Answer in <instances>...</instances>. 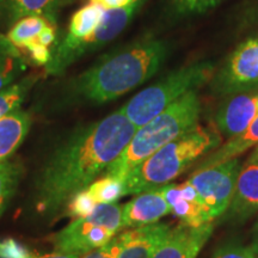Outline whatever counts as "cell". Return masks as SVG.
<instances>
[{"label":"cell","instance_id":"cell-32","mask_svg":"<svg viewBox=\"0 0 258 258\" xmlns=\"http://www.w3.org/2000/svg\"><path fill=\"white\" fill-rule=\"evenodd\" d=\"M55 38V30H54L53 25H47V27L41 31V34L38 35L37 42L41 43L42 46L48 47L50 46L51 43H54Z\"/></svg>","mask_w":258,"mask_h":258},{"label":"cell","instance_id":"cell-10","mask_svg":"<svg viewBox=\"0 0 258 258\" xmlns=\"http://www.w3.org/2000/svg\"><path fill=\"white\" fill-rule=\"evenodd\" d=\"M257 91L228 96L221 103L214 117L219 133L231 139L249 127L258 116Z\"/></svg>","mask_w":258,"mask_h":258},{"label":"cell","instance_id":"cell-28","mask_svg":"<svg viewBox=\"0 0 258 258\" xmlns=\"http://www.w3.org/2000/svg\"><path fill=\"white\" fill-rule=\"evenodd\" d=\"M122 244H123V233L114 238L104 246L90 251V252L83 254L80 258H116L120 252Z\"/></svg>","mask_w":258,"mask_h":258},{"label":"cell","instance_id":"cell-36","mask_svg":"<svg viewBox=\"0 0 258 258\" xmlns=\"http://www.w3.org/2000/svg\"><path fill=\"white\" fill-rule=\"evenodd\" d=\"M253 233H254V237H258V220L253 226Z\"/></svg>","mask_w":258,"mask_h":258},{"label":"cell","instance_id":"cell-17","mask_svg":"<svg viewBox=\"0 0 258 258\" xmlns=\"http://www.w3.org/2000/svg\"><path fill=\"white\" fill-rule=\"evenodd\" d=\"M63 0H0V22L14 24L27 16H40L55 25Z\"/></svg>","mask_w":258,"mask_h":258},{"label":"cell","instance_id":"cell-14","mask_svg":"<svg viewBox=\"0 0 258 258\" xmlns=\"http://www.w3.org/2000/svg\"><path fill=\"white\" fill-rule=\"evenodd\" d=\"M167 214L170 208L160 189L148 190L138 194L137 198L122 206V226L137 228L157 224Z\"/></svg>","mask_w":258,"mask_h":258},{"label":"cell","instance_id":"cell-23","mask_svg":"<svg viewBox=\"0 0 258 258\" xmlns=\"http://www.w3.org/2000/svg\"><path fill=\"white\" fill-rule=\"evenodd\" d=\"M37 79L38 74H31L0 91V117L19 109Z\"/></svg>","mask_w":258,"mask_h":258},{"label":"cell","instance_id":"cell-7","mask_svg":"<svg viewBox=\"0 0 258 258\" xmlns=\"http://www.w3.org/2000/svg\"><path fill=\"white\" fill-rule=\"evenodd\" d=\"M211 88L217 96L258 90V32L244 40L215 71Z\"/></svg>","mask_w":258,"mask_h":258},{"label":"cell","instance_id":"cell-25","mask_svg":"<svg viewBox=\"0 0 258 258\" xmlns=\"http://www.w3.org/2000/svg\"><path fill=\"white\" fill-rule=\"evenodd\" d=\"M21 173L22 167L19 164L6 160L0 163V215L14 195Z\"/></svg>","mask_w":258,"mask_h":258},{"label":"cell","instance_id":"cell-37","mask_svg":"<svg viewBox=\"0 0 258 258\" xmlns=\"http://www.w3.org/2000/svg\"><path fill=\"white\" fill-rule=\"evenodd\" d=\"M101 0H90V3H99Z\"/></svg>","mask_w":258,"mask_h":258},{"label":"cell","instance_id":"cell-24","mask_svg":"<svg viewBox=\"0 0 258 258\" xmlns=\"http://www.w3.org/2000/svg\"><path fill=\"white\" fill-rule=\"evenodd\" d=\"M88 190L97 205H111L124 196V179L105 175L91 183Z\"/></svg>","mask_w":258,"mask_h":258},{"label":"cell","instance_id":"cell-16","mask_svg":"<svg viewBox=\"0 0 258 258\" xmlns=\"http://www.w3.org/2000/svg\"><path fill=\"white\" fill-rule=\"evenodd\" d=\"M170 230V225L157 222L123 232V244L116 258H151Z\"/></svg>","mask_w":258,"mask_h":258},{"label":"cell","instance_id":"cell-21","mask_svg":"<svg viewBox=\"0 0 258 258\" xmlns=\"http://www.w3.org/2000/svg\"><path fill=\"white\" fill-rule=\"evenodd\" d=\"M225 0H164V18L175 23L196 17L215 9Z\"/></svg>","mask_w":258,"mask_h":258},{"label":"cell","instance_id":"cell-18","mask_svg":"<svg viewBox=\"0 0 258 258\" xmlns=\"http://www.w3.org/2000/svg\"><path fill=\"white\" fill-rule=\"evenodd\" d=\"M258 146V116L251 122L243 133L237 137L228 139L227 143L221 145L220 147L215 148L208 154L202 161H200L196 169H202V167H208L217 164L224 163L233 158H238L245 151L250 150L252 147Z\"/></svg>","mask_w":258,"mask_h":258},{"label":"cell","instance_id":"cell-1","mask_svg":"<svg viewBox=\"0 0 258 258\" xmlns=\"http://www.w3.org/2000/svg\"><path fill=\"white\" fill-rule=\"evenodd\" d=\"M137 127L120 109L77 129L54 151L38 180V208L56 212L123 152Z\"/></svg>","mask_w":258,"mask_h":258},{"label":"cell","instance_id":"cell-19","mask_svg":"<svg viewBox=\"0 0 258 258\" xmlns=\"http://www.w3.org/2000/svg\"><path fill=\"white\" fill-rule=\"evenodd\" d=\"M30 115L17 110L0 117V163L15 152L30 129Z\"/></svg>","mask_w":258,"mask_h":258},{"label":"cell","instance_id":"cell-9","mask_svg":"<svg viewBox=\"0 0 258 258\" xmlns=\"http://www.w3.org/2000/svg\"><path fill=\"white\" fill-rule=\"evenodd\" d=\"M240 167L238 158H233L217 165L196 169L186 179L198 191L214 220L230 207Z\"/></svg>","mask_w":258,"mask_h":258},{"label":"cell","instance_id":"cell-12","mask_svg":"<svg viewBox=\"0 0 258 258\" xmlns=\"http://www.w3.org/2000/svg\"><path fill=\"white\" fill-rule=\"evenodd\" d=\"M214 230L213 222L191 227L180 222L171 228L151 258H196Z\"/></svg>","mask_w":258,"mask_h":258},{"label":"cell","instance_id":"cell-31","mask_svg":"<svg viewBox=\"0 0 258 258\" xmlns=\"http://www.w3.org/2000/svg\"><path fill=\"white\" fill-rule=\"evenodd\" d=\"M21 50H25L29 53V57L36 63L37 66H46V64L50 61L51 51L48 49V47L42 46L37 41L30 42Z\"/></svg>","mask_w":258,"mask_h":258},{"label":"cell","instance_id":"cell-6","mask_svg":"<svg viewBox=\"0 0 258 258\" xmlns=\"http://www.w3.org/2000/svg\"><path fill=\"white\" fill-rule=\"evenodd\" d=\"M121 230H123L122 206L97 205L89 215L77 218L55 235V250L83 256L104 246Z\"/></svg>","mask_w":258,"mask_h":258},{"label":"cell","instance_id":"cell-8","mask_svg":"<svg viewBox=\"0 0 258 258\" xmlns=\"http://www.w3.org/2000/svg\"><path fill=\"white\" fill-rule=\"evenodd\" d=\"M143 4L144 0H139L138 3L128 6V8L105 10L102 22L95 29V31L86 38H84L82 42H79L66 55L56 61L48 62L44 66L46 67L44 73L48 76H60L69 69L71 64L77 62L84 55H88V54L93 53L110 43L131 24Z\"/></svg>","mask_w":258,"mask_h":258},{"label":"cell","instance_id":"cell-5","mask_svg":"<svg viewBox=\"0 0 258 258\" xmlns=\"http://www.w3.org/2000/svg\"><path fill=\"white\" fill-rule=\"evenodd\" d=\"M215 71L217 66L211 60L196 61L171 71L129 99L120 110L135 127H143L186 93L198 91L211 82Z\"/></svg>","mask_w":258,"mask_h":258},{"label":"cell","instance_id":"cell-30","mask_svg":"<svg viewBox=\"0 0 258 258\" xmlns=\"http://www.w3.org/2000/svg\"><path fill=\"white\" fill-rule=\"evenodd\" d=\"M213 258H252V251L250 245L244 246L238 243H231L220 247Z\"/></svg>","mask_w":258,"mask_h":258},{"label":"cell","instance_id":"cell-35","mask_svg":"<svg viewBox=\"0 0 258 258\" xmlns=\"http://www.w3.org/2000/svg\"><path fill=\"white\" fill-rule=\"evenodd\" d=\"M251 251H252V258H258V237H254L252 243L250 244Z\"/></svg>","mask_w":258,"mask_h":258},{"label":"cell","instance_id":"cell-26","mask_svg":"<svg viewBox=\"0 0 258 258\" xmlns=\"http://www.w3.org/2000/svg\"><path fill=\"white\" fill-rule=\"evenodd\" d=\"M237 28L239 31L258 28V0H245L237 15Z\"/></svg>","mask_w":258,"mask_h":258},{"label":"cell","instance_id":"cell-13","mask_svg":"<svg viewBox=\"0 0 258 258\" xmlns=\"http://www.w3.org/2000/svg\"><path fill=\"white\" fill-rule=\"evenodd\" d=\"M258 212V146L241 165L227 212L232 220L243 222Z\"/></svg>","mask_w":258,"mask_h":258},{"label":"cell","instance_id":"cell-33","mask_svg":"<svg viewBox=\"0 0 258 258\" xmlns=\"http://www.w3.org/2000/svg\"><path fill=\"white\" fill-rule=\"evenodd\" d=\"M139 0H101V4L105 10H116V9H123L128 6L135 4Z\"/></svg>","mask_w":258,"mask_h":258},{"label":"cell","instance_id":"cell-4","mask_svg":"<svg viewBox=\"0 0 258 258\" xmlns=\"http://www.w3.org/2000/svg\"><path fill=\"white\" fill-rule=\"evenodd\" d=\"M200 114L201 101L198 91L186 93L137 129L123 152L106 169L105 175L124 179L131 170L158 150L198 127Z\"/></svg>","mask_w":258,"mask_h":258},{"label":"cell","instance_id":"cell-3","mask_svg":"<svg viewBox=\"0 0 258 258\" xmlns=\"http://www.w3.org/2000/svg\"><path fill=\"white\" fill-rule=\"evenodd\" d=\"M220 144L221 135L217 129L199 124L131 170L124 177V195H138L170 184Z\"/></svg>","mask_w":258,"mask_h":258},{"label":"cell","instance_id":"cell-27","mask_svg":"<svg viewBox=\"0 0 258 258\" xmlns=\"http://www.w3.org/2000/svg\"><path fill=\"white\" fill-rule=\"evenodd\" d=\"M96 206L97 203L92 199V196L90 195L88 188H86L73 196L72 201L70 202L69 211L72 217L83 218L89 215L96 208Z\"/></svg>","mask_w":258,"mask_h":258},{"label":"cell","instance_id":"cell-11","mask_svg":"<svg viewBox=\"0 0 258 258\" xmlns=\"http://www.w3.org/2000/svg\"><path fill=\"white\" fill-rule=\"evenodd\" d=\"M159 189L169 205L170 213L179 219L182 224L200 227L214 220L205 202L188 180L180 184L170 183Z\"/></svg>","mask_w":258,"mask_h":258},{"label":"cell","instance_id":"cell-22","mask_svg":"<svg viewBox=\"0 0 258 258\" xmlns=\"http://www.w3.org/2000/svg\"><path fill=\"white\" fill-rule=\"evenodd\" d=\"M47 25H50L43 17L40 16H27L18 19L14 23L6 35L10 43L14 44L18 49H22L30 42L37 41L38 35Z\"/></svg>","mask_w":258,"mask_h":258},{"label":"cell","instance_id":"cell-20","mask_svg":"<svg viewBox=\"0 0 258 258\" xmlns=\"http://www.w3.org/2000/svg\"><path fill=\"white\" fill-rule=\"evenodd\" d=\"M25 70L27 61L21 49L0 34V91L14 84Z\"/></svg>","mask_w":258,"mask_h":258},{"label":"cell","instance_id":"cell-15","mask_svg":"<svg viewBox=\"0 0 258 258\" xmlns=\"http://www.w3.org/2000/svg\"><path fill=\"white\" fill-rule=\"evenodd\" d=\"M105 9L99 3H89L80 8L71 18L69 30L63 38L57 42L51 50L50 61H56L66 55L79 42L91 35L102 22ZM49 61V62H50Z\"/></svg>","mask_w":258,"mask_h":258},{"label":"cell","instance_id":"cell-34","mask_svg":"<svg viewBox=\"0 0 258 258\" xmlns=\"http://www.w3.org/2000/svg\"><path fill=\"white\" fill-rule=\"evenodd\" d=\"M82 256L77 253H63V252H55V253H49L44 254V256L40 257H34V258H80Z\"/></svg>","mask_w":258,"mask_h":258},{"label":"cell","instance_id":"cell-2","mask_svg":"<svg viewBox=\"0 0 258 258\" xmlns=\"http://www.w3.org/2000/svg\"><path fill=\"white\" fill-rule=\"evenodd\" d=\"M170 54L169 42L144 37L99 57L91 67L64 84L73 102L102 104L143 85L159 72Z\"/></svg>","mask_w":258,"mask_h":258},{"label":"cell","instance_id":"cell-29","mask_svg":"<svg viewBox=\"0 0 258 258\" xmlns=\"http://www.w3.org/2000/svg\"><path fill=\"white\" fill-rule=\"evenodd\" d=\"M0 258H34L24 245L15 239L0 241Z\"/></svg>","mask_w":258,"mask_h":258}]
</instances>
